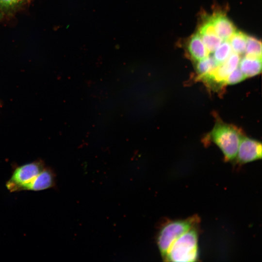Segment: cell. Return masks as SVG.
<instances>
[{
  "label": "cell",
  "instance_id": "cell-9",
  "mask_svg": "<svg viewBox=\"0 0 262 262\" xmlns=\"http://www.w3.org/2000/svg\"><path fill=\"white\" fill-rule=\"evenodd\" d=\"M187 49L189 56L195 62L205 58L210 54L198 33L189 38Z\"/></svg>",
  "mask_w": 262,
  "mask_h": 262
},
{
  "label": "cell",
  "instance_id": "cell-11",
  "mask_svg": "<svg viewBox=\"0 0 262 262\" xmlns=\"http://www.w3.org/2000/svg\"><path fill=\"white\" fill-rule=\"evenodd\" d=\"M196 62L197 79L202 81L209 76L218 66L213 56H209V55L205 58Z\"/></svg>",
  "mask_w": 262,
  "mask_h": 262
},
{
  "label": "cell",
  "instance_id": "cell-17",
  "mask_svg": "<svg viewBox=\"0 0 262 262\" xmlns=\"http://www.w3.org/2000/svg\"><path fill=\"white\" fill-rule=\"evenodd\" d=\"M246 79L239 68L237 67L227 77L225 82V85H232L241 82Z\"/></svg>",
  "mask_w": 262,
  "mask_h": 262
},
{
  "label": "cell",
  "instance_id": "cell-5",
  "mask_svg": "<svg viewBox=\"0 0 262 262\" xmlns=\"http://www.w3.org/2000/svg\"><path fill=\"white\" fill-rule=\"evenodd\" d=\"M240 55L232 52L228 58L222 64L217 66L214 70L203 80L210 86L213 84L223 86L229 75L238 67L240 60Z\"/></svg>",
  "mask_w": 262,
  "mask_h": 262
},
{
  "label": "cell",
  "instance_id": "cell-8",
  "mask_svg": "<svg viewBox=\"0 0 262 262\" xmlns=\"http://www.w3.org/2000/svg\"><path fill=\"white\" fill-rule=\"evenodd\" d=\"M210 18L216 34L223 40H228L236 31L232 22L223 14H215Z\"/></svg>",
  "mask_w": 262,
  "mask_h": 262
},
{
  "label": "cell",
  "instance_id": "cell-2",
  "mask_svg": "<svg viewBox=\"0 0 262 262\" xmlns=\"http://www.w3.org/2000/svg\"><path fill=\"white\" fill-rule=\"evenodd\" d=\"M198 257V234L195 227L188 230L172 245L164 260L174 262H192Z\"/></svg>",
  "mask_w": 262,
  "mask_h": 262
},
{
  "label": "cell",
  "instance_id": "cell-15",
  "mask_svg": "<svg viewBox=\"0 0 262 262\" xmlns=\"http://www.w3.org/2000/svg\"><path fill=\"white\" fill-rule=\"evenodd\" d=\"M199 34L210 53H213L223 41L215 33Z\"/></svg>",
  "mask_w": 262,
  "mask_h": 262
},
{
  "label": "cell",
  "instance_id": "cell-3",
  "mask_svg": "<svg viewBox=\"0 0 262 262\" xmlns=\"http://www.w3.org/2000/svg\"><path fill=\"white\" fill-rule=\"evenodd\" d=\"M199 222L197 216L183 220L169 222L160 229L157 236V243L163 259L174 242L183 233L195 227Z\"/></svg>",
  "mask_w": 262,
  "mask_h": 262
},
{
  "label": "cell",
  "instance_id": "cell-18",
  "mask_svg": "<svg viewBox=\"0 0 262 262\" xmlns=\"http://www.w3.org/2000/svg\"><path fill=\"white\" fill-rule=\"evenodd\" d=\"M4 15L0 11V20L3 17Z\"/></svg>",
  "mask_w": 262,
  "mask_h": 262
},
{
  "label": "cell",
  "instance_id": "cell-16",
  "mask_svg": "<svg viewBox=\"0 0 262 262\" xmlns=\"http://www.w3.org/2000/svg\"><path fill=\"white\" fill-rule=\"evenodd\" d=\"M246 55L262 58V43L261 41L255 37L247 36Z\"/></svg>",
  "mask_w": 262,
  "mask_h": 262
},
{
  "label": "cell",
  "instance_id": "cell-6",
  "mask_svg": "<svg viewBox=\"0 0 262 262\" xmlns=\"http://www.w3.org/2000/svg\"><path fill=\"white\" fill-rule=\"evenodd\" d=\"M236 158L237 162L242 164L261 159V143L243 136L239 145Z\"/></svg>",
  "mask_w": 262,
  "mask_h": 262
},
{
  "label": "cell",
  "instance_id": "cell-10",
  "mask_svg": "<svg viewBox=\"0 0 262 262\" xmlns=\"http://www.w3.org/2000/svg\"><path fill=\"white\" fill-rule=\"evenodd\" d=\"M238 66L246 78L257 76L262 71V58L245 55Z\"/></svg>",
  "mask_w": 262,
  "mask_h": 262
},
{
  "label": "cell",
  "instance_id": "cell-12",
  "mask_svg": "<svg viewBox=\"0 0 262 262\" xmlns=\"http://www.w3.org/2000/svg\"><path fill=\"white\" fill-rule=\"evenodd\" d=\"M247 36L244 33L237 31L228 40L232 50L239 55L245 53Z\"/></svg>",
  "mask_w": 262,
  "mask_h": 262
},
{
  "label": "cell",
  "instance_id": "cell-13",
  "mask_svg": "<svg viewBox=\"0 0 262 262\" xmlns=\"http://www.w3.org/2000/svg\"><path fill=\"white\" fill-rule=\"evenodd\" d=\"M232 52L228 40H224L213 52V57L218 65L224 63Z\"/></svg>",
  "mask_w": 262,
  "mask_h": 262
},
{
  "label": "cell",
  "instance_id": "cell-1",
  "mask_svg": "<svg viewBox=\"0 0 262 262\" xmlns=\"http://www.w3.org/2000/svg\"><path fill=\"white\" fill-rule=\"evenodd\" d=\"M237 127L224 122H217L208 134V138L222 151L227 161L236 157L240 141L243 136Z\"/></svg>",
  "mask_w": 262,
  "mask_h": 262
},
{
  "label": "cell",
  "instance_id": "cell-4",
  "mask_svg": "<svg viewBox=\"0 0 262 262\" xmlns=\"http://www.w3.org/2000/svg\"><path fill=\"white\" fill-rule=\"evenodd\" d=\"M45 166L44 162L40 160L16 167L6 182V187L10 192L25 190Z\"/></svg>",
  "mask_w": 262,
  "mask_h": 262
},
{
  "label": "cell",
  "instance_id": "cell-7",
  "mask_svg": "<svg viewBox=\"0 0 262 262\" xmlns=\"http://www.w3.org/2000/svg\"><path fill=\"white\" fill-rule=\"evenodd\" d=\"M55 185V173L51 168L45 166L34 180L27 186L25 190L40 191L53 188Z\"/></svg>",
  "mask_w": 262,
  "mask_h": 262
},
{
  "label": "cell",
  "instance_id": "cell-14",
  "mask_svg": "<svg viewBox=\"0 0 262 262\" xmlns=\"http://www.w3.org/2000/svg\"><path fill=\"white\" fill-rule=\"evenodd\" d=\"M27 0H0V11L4 15H10L19 9Z\"/></svg>",
  "mask_w": 262,
  "mask_h": 262
}]
</instances>
